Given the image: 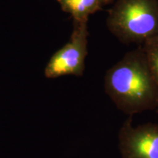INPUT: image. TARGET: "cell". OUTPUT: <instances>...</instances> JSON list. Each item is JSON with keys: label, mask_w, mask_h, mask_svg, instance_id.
<instances>
[{"label": "cell", "mask_w": 158, "mask_h": 158, "mask_svg": "<svg viewBox=\"0 0 158 158\" xmlns=\"http://www.w3.org/2000/svg\"><path fill=\"white\" fill-rule=\"evenodd\" d=\"M104 87L116 107L129 116L158 107V85L142 48L127 52L108 70Z\"/></svg>", "instance_id": "cell-1"}, {"label": "cell", "mask_w": 158, "mask_h": 158, "mask_svg": "<svg viewBox=\"0 0 158 158\" xmlns=\"http://www.w3.org/2000/svg\"><path fill=\"white\" fill-rule=\"evenodd\" d=\"M106 23L121 42L143 43L158 35V0H116Z\"/></svg>", "instance_id": "cell-2"}, {"label": "cell", "mask_w": 158, "mask_h": 158, "mask_svg": "<svg viewBox=\"0 0 158 158\" xmlns=\"http://www.w3.org/2000/svg\"><path fill=\"white\" fill-rule=\"evenodd\" d=\"M87 21H75L70 41L53 55L45 69L47 78L73 75L81 76L87 55Z\"/></svg>", "instance_id": "cell-3"}, {"label": "cell", "mask_w": 158, "mask_h": 158, "mask_svg": "<svg viewBox=\"0 0 158 158\" xmlns=\"http://www.w3.org/2000/svg\"><path fill=\"white\" fill-rule=\"evenodd\" d=\"M132 116L124 122L118 133L122 158H158V124L133 127Z\"/></svg>", "instance_id": "cell-4"}, {"label": "cell", "mask_w": 158, "mask_h": 158, "mask_svg": "<svg viewBox=\"0 0 158 158\" xmlns=\"http://www.w3.org/2000/svg\"><path fill=\"white\" fill-rule=\"evenodd\" d=\"M62 9L73 17L75 21L88 20V16L106 5L104 0H58Z\"/></svg>", "instance_id": "cell-5"}, {"label": "cell", "mask_w": 158, "mask_h": 158, "mask_svg": "<svg viewBox=\"0 0 158 158\" xmlns=\"http://www.w3.org/2000/svg\"><path fill=\"white\" fill-rule=\"evenodd\" d=\"M148 65L158 85V35L147 40L142 47Z\"/></svg>", "instance_id": "cell-6"}, {"label": "cell", "mask_w": 158, "mask_h": 158, "mask_svg": "<svg viewBox=\"0 0 158 158\" xmlns=\"http://www.w3.org/2000/svg\"><path fill=\"white\" fill-rule=\"evenodd\" d=\"M111 1H112V0H104L105 3H106V4L109 3V2H111Z\"/></svg>", "instance_id": "cell-7"}, {"label": "cell", "mask_w": 158, "mask_h": 158, "mask_svg": "<svg viewBox=\"0 0 158 158\" xmlns=\"http://www.w3.org/2000/svg\"><path fill=\"white\" fill-rule=\"evenodd\" d=\"M156 110V112H157V114H158V107H157V109H156V110Z\"/></svg>", "instance_id": "cell-8"}]
</instances>
